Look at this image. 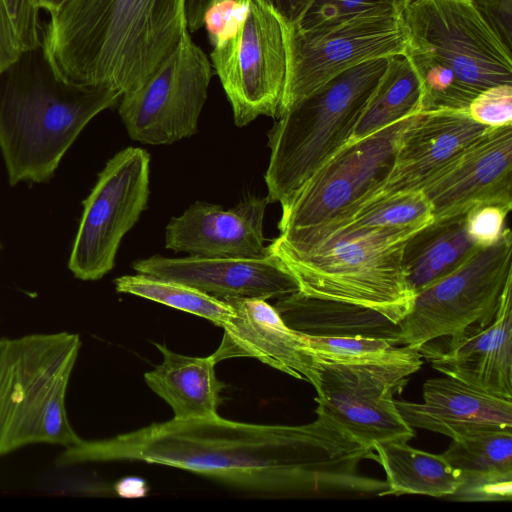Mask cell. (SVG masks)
Instances as JSON below:
<instances>
[{
	"label": "cell",
	"mask_w": 512,
	"mask_h": 512,
	"mask_svg": "<svg viewBox=\"0 0 512 512\" xmlns=\"http://www.w3.org/2000/svg\"><path fill=\"white\" fill-rule=\"evenodd\" d=\"M121 97L62 81L41 47L23 52L0 76V150L10 185L50 180L84 127Z\"/></svg>",
	"instance_id": "cell-3"
},
{
	"label": "cell",
	"mask_w": 512,
	"mask_h": 512,
	"mask_svg": "<svg viewBox=\"0 0 512 512\" xmlns=\"http://www.w3.org/2000/svg\"><path fill=\"white\" fill-rule=\"evenodd\" d=\"M402 18L423 112L468 110L483 90L512 84L511 47L473 0H412Z\"/></svg>",
	"instance_id": "cell-4"
},
{
	"label": "cell",
	"mask_w": 512,
	"mask_h": 512,
	"mask_svg": "<svg viewBox=\"0 0 512 512\" xmlns=\"http://www.w3.org/2000/svg\"><path fill=\"white\" fill-rule=\"evenodd\" d=\"M289 24H297L316 0H256Z\"/></svg>",
	"instance_id": "cell-37"
},
{
	"label": "cell",
	"mask_w": 512,
	"mask_h": 512,
	"mask_svg": "<svg viewBox=\"0 0 512 512\" xmlns=\"http://www.w3.org/2000/svg\"><path fill=\"white\" fill-rule=\"evenodd\" d=\"M512 208L489 204L476 207L466 215V229L479 247L495 244L506 230V219Z\"/></svg>",
	"instance_id": "cell-32"
},
{
	"label": "cell",
	"mask_w": 512,
	"mask_h": 512,
	"mask_svg": "<svg viewBox=\"0 0 512 512\" xmlns=\"http://www.w3.org/2000/svg\"><path fill=\"white\" fill-rule=\"evenodd\" d=\"M233 314L223 326L224 335L211 355L215 363L234 357H253L297 379L320 387L321 363L304 334L288 327L267 300L248 297L222 299Z\"/></svg>",
	"instance_id": "cell-17"
},
{
	"label": "cell",
	"mask_w": 512,
	"mask_h": 512,
	"mask_svg": "<svg viewBox=\"0 0 512 512\" xmlns=\"http://www.w3.org/2000/svg\"><path fill=\"white\" fill-rule=\"evenodd\" d=\"M23 52L41 47L37 0H2Z\"/></svg>",
	"instance_id": "cell-34"
},
{
	"label": "cell",
	"mask_w": 512,
	"mask_h": 512,
	"mask_svg": "<svg viewBox=\"0 0 512 512\" xmlns=\"http://www.w3.org/2000/svg\"><path fill=\"white\" fill-rule=\"evenodd\" d=\"M318 410L374 448L375 443L408 442L415 430L394 403L423 363L346 365L320 362Z\"/></svg>",
	"instance_id": "cell-14"
},
{
	"label": "cell",
	"mask_w": 512,
	"mask_h": 512,
	"mask_svg": "<svg viewBox=\"0 0 512 512\" xmlns=\"http://www.w3.org/2000/svg\"><path fill=\"white\" fill-rule=\"evenodd\" d=\"M479 248L466 229L465 215L432 221L405 243L402 266L414 294L453 272Z\"/></svg>",
	"instance_id": "cell-24"
},
{
	"label": "cell",
	"mask_w": 512,
	"mask_h": 512,
	"mask_svg": "<svg viewBox=\"0 0 512 512\" xmlns=\"http://www.w3.org/2000/svg\"><path fill=\"white\" fill-rule=\"evenodd\" d=\"M402 13L398 8L373 9L308 28L284 21L288 66L279 117L353 66L404 55Z\"/></svg>",
	"instance_id": "cell-8"
},
{
	"label": "cell",
	"mask_w": 512,
	"mask_h": 512,
	"mask_svg": "<svg viewBox=\"0 0 512 512\" xmlns=\"http://www.w3.org/2000/svg\"><path fill=\"white\" fill-rule=\"evenodd\" d=\"M388 61L372 59L339 73L276 119L264 176L269 203L286 200L347 144Z\"/></svg>",
	"instance_id": "cell-6"
},
{
	"label": "cell",
	"mask_w": 512,
	"mask_h": 512,
	"mask_svg": "<svg viewBox=\"0 0 512 512\" xmlns=\"http://www.w3.org/2000/svg\"><path fill=\"white\" fill-rule=\"evenodd\" d=\"M488 128L472 119L468 110L422 112L403 133L386 180L363 205L421 190Z\"/></svg>",
	"instance_id": "cell-19"
},
{
	"label": "cell",
	"mask_w": 512,
	"mask_h": 512,
	"mask_svg": "<svg viewBox=\"0 0 512 512\" xmlns=\"http://www.w3.org/2000/svg\"><path fill=\"white\" fill-rule=\"evenodd\" d=\"M301 425L251 424L220 416L153 423L111 438L65 447L56 466L142 461L283 496H380L386 481L359 472L374 448L316 409Z\"/></svg>",
	"instance_id": "cell-1"
},
{
	"label": "cell",
	"mask_w": 512,
	"mask_h": 512,
	"mask_svg": "<svg viewBox=\"0 0 512 512\" xmlns=\"http://www.w3.org/2000/svg\"><path fill=\"white\" fill-rule=\"evenodd\" d=\"M451 497L461 501H510L512 479L463 481Z\"/></svg>",
	"instance_id": "cell-35"
},
{
	"label": "cell",
	"mask_w": 512,
	"mask_h": 512,
	"mask_svg": "<svg viewBox=\"0 0 512 512\" xmlns=\"http://www.w3.org/2000/svg\"><path fill=\"white\" fill-rule=\"evenodd\" d=\"M274 307L288 327L308 336L379 338L399 344L400 323L367 307L299 291L278 299Z\"/></svg>",
	"instance_id": "cell-22"
},
{
	"label": "cell",
	"mask_w": 512,
	"mask_h": 512,
	"mask_svg": "<svg viewBox=\"0 0 512 512\" xmlns=\"http://www.w3.org/2000/svg\"><path fill=\"white\" fill-rule=\"evenodd\" d=\"M422 228H341L299 246L273 240L268 247L302 294L367 307L401 323L415 297L403 271V248Z\"/></svg>",
	"instance_id": "cell-5"
},
{
	"label": "cell",
	"mask_w": 512,
	"mask_h": 512,
	"mask_svg": "<svg viewBox=\"0 0 512 512\" xmlns=\"http://www.w3.org/2000/svg\"><path fill=\"white\" fill-rule=\"evenodd\" d=\"M186 31L185 0H64L41 48L62 81L123 95L148 80Z\"/></svg>",
	"instance_id": "cell-2"
},
{
	"label": "cell",
	"mask_w": 512,
	"mask_h": 512,
	"mask_svg": "<svg viewBox=\"0 0 512 512\" xmlns=\"http://www.w3.org/2000/svg\"><path fill=\"white\" fill-rule=\"evenodd\" d=\"M374 450L386 474L387 489L382 496L451 497L462 484L460 474L442 454L413 448L405 441L375 443Z\"/></svg>",
	"instance_id": "cell-25"
},
{
	"label": "cell",
	"mask_w": 512,
	"mask_h": 512,
	"mask_svg": "<svg viewBox=\"0 0 512 512\" xmlns=\"http://www.w3.org/2000/svg\"><path fill=\"white\" fill-rule=\"evenodd\" d=\"M512 277V235L507 227L493 245L479 248L450 274L417 292L400 323L399 344L419 348L496 316Z\"/></svg>",
	"instance_id": "cell-10"
},
{
	"label": "cell",
	"mask_w": 512,
	"mask_h": 512,
	"mask_svg": "<svg viewBox=\"0 0 512 512\" xmlns=\"http://www.w3.org/2000/svg\"><path fill=\"white\" fill-rule=\"evenodd\" d=\"M150 156L127 147L115 154L99 173L83 201V213L72 245L68 268L84 281L110 272L123 236L147 208Z\"/></svg>",
	"instance_id": "cell-12"
},
{
	"label": "cell",
	"mask_w": 512,
	"mask_h": 512,
	"mask_svg": "<svg viewBox=\"0 0 512 512\" xmlns=\"http://www.w3.org/2000/svg\"><path fill=\"white\" fill-rule=\"evenodd\" d=\"M210 60L238 127L260 115L279 117L288 58L285 24L272 10L249 0L242 24L213 46Z\"/></svg>",
	"instance_id": "cell-11"
},
{
	"label": "cell",
	"mask_w": 512,
	"mask_h": 512,
	"mask_svg": "<svg viewBox=\"0 0 512 512\" xmlns=\"http://www.w3.org/2000/svg\"><path fill=\"white\" fill-rule=\"evenodd\" d=\"M462 482L512 479V431H490L452 439L442 453Z\"/></svg>",
	"instance_id": "cell-27"
},
{
	"label": "cell",
	"mask_w": 512,
	"mask_h": 512,
	"mask_svg": "<svg viewBox=\"0 0 512 512\" xmlns=\"http://www.w3.org/2000/svg\"><path fill=\"white\" fill-rule=\"evenodd\" d=\"M212 74L210 59L186 31L148 80L122 95L118 111L129 136L162 145L195 134Z\"/></svg>",
	"instance_id": "cell-13"
},
{
	"label": "cell",
	"mask_w": 512,
	"mask_h": 512,
	"mask_svg": "<svg viewBox=\"0 0 512 512\" xmlns=\"http://www.w3.org/2000/svg\"><path fill=\"white\" fill-rule=\"evenodd\" d=\"M133 268L139 274L180 282L219 299H280L299 291L294 277L271 252L264 258L155 255L135 261Z\"/></svg>",
	"instance_id": "cell-18"
},
{
	"label": "cell",
	"mask_w": 512,
	"mask_h": 512,
	"mask_svg": "<svg viewBox=\"0 0 512 512\" xmlns=\"http://www.w3.org/2000/svg\"><path fill=\"white\" fill-rule=\"evenodd\" d=\"M305 335V334H304ZM320 362L346 365L423 363L418 348L379 338L305 335Z\"/></svg>",
	"instance_id": "cell-29"
},
{
	"label": "cell",
	"mask_w": 512,
	"mask_h": 512,
	"mask_svg": "<svg viewBox=\"0 0 512 512\" xmlns=\"http://www.w3.org/2000/svg\"><path fill=\"white\" fill-rule=\"evenodd\" d=\"M412 0H316L300 22L301 28L328 23L342 17L380 8H404Z\"/></svg>",
	"instance_id": "cell-30"
},
{
	"label": "cell",
	"mask_w": 512,
	"mask_h": 512,
	"mask_svg": "<svg viewBox=\"0 0 512 512\" xmlns=\"http://www.w3.org/2000/svg\"><path fill=\"white\" fill-rule=\"evenodd\" d=\"M421 190L433 221L489 204L512 208V125L488 128Z\"/></svg>",
	"instance_id": "cell-15"
},
{
	"label": "cell",
	"mask_w": 512,
	"mask_h": 512,
	"mask_svg": "<svg viewBox=\"0 0 512 512\" xmlns=\"http://www.w3.org/2000/svg\"><path fill=\"white\" fill-rule=\"evenodd\" d=\"M468 113L487 127L512 125V84L491 86L470 103Z\"/></svg>",
	"instance_id": "cell-31"
},
{
	"label": "cell",
	"mask_w": 512,
	"mask_h": 512,
	"mask_svg": "<svg viewBox=\"0 0 512 512\" xmlns=\"http://www.w3.org/2000/svg\"><path fill=\"white\" fill-rule=\"evenodd\" d=\"M1 248H2V244H1V242H0V249H1Z\"/></svg>",
	"instance_id": "cell-39"
},
{
	"label": "cell",
	"mask_w": 512,
	"mask_h": 512,
	"mask_svg": "<svg viewBox=\"0 0 512 512\" xmlns=\"http://www.w3.org/2000/svg\"><path fill=\"white\" fill-rule=\"evenodd\" d=\"M249 0H215L204 14L203 26L212 46L231 36L242 24Z\"/></svg>",
	"instance_id": "cell-33"
},
{
	"label": "cell",
	"mask_w": 512,
	"mask_h": 512,
	"mask_svg": "<svg viewBox=\"0 0 512 512\" xmlns=\"http://www.w3.org/2000/svg\"><path fill=\"white\" fill-rule=\"evenodd\" d=\"M39 8H42L49 13H53L59 9L64 0H37Z\"/></svg>",
	"instance_id": "cell-38"
},
{
	"label": "cell",
	"mask_w": 512,
	"mask_h": 512,
	"mask_svg": "<svg viewBox=\"0 0 512 512\" xmlns=\"http://www.w3.org/2000/svg\"><path fill=\"white\" fill-rule=\"evenodd\" d=\"M418 115L345 144L280 203L279 236L334 223L355 212L386 180L401 137Z\"/></svg>",
	"instance_id": "cell-9"
},
{
	"label": "cell",
	"mask_w": 512,
	"mask_h": 512,
	"mask_svg": "<svg viewBox=\"0 0 512 512\" xmlns=\"http://www.w3.org/2000/svg\"><path fill=\"white\" fill-rule=\"evenodd\" d=\"M80 348V336L69 332L0 338V457L31 444L68 447L81 439L66 410Z\"/></svg>",
	"instance_id": "cell-7"
},
{
	"label": "cell",
	"mask_w": 512,
	"mask_h": 512,
	"mask_svg": "<svg viewBox=\"0 0 512 512\" xmlns=\"http://www.w3.org/2000/svg\"><path fill=\"white\" fill-rule=\"evenodd\" d=\"M422 112L423 88L418 74L405 56L389 57L387 69L349 141L361 140Z\"/></svg>",
	"instance_id": "cell-26"
},
{
	"label": "cell",
	"mask_w": 512,
	"mask_h": 512,
	"mask_svg": "<svg viewBox=\"0 0 512 512\" xmlns=\"http://www.w3.org/2000/svg\"><path fill=\"white\" fill-rule=\"evenodd\" d=\"M163 361L144 378L148 387L172 408L174 419L216 416L221 391L226 386L215 374L213 358L175 353L165 344H155Z\"/></svg>",
	"instance_id": "cell-23"
},
{
	"label": "cell",
	"mask_w": 512,
	"mask_h": 512,
	"mask_svg": "<svg viewBox=\"0 0 512 512\" xmlns=\"http://www.w3.org/2000/svg\"><path fill=\"white\" fill-rule=\"evenodd\" d=\"M22 53L4 3L0 0V76L19 60Z\"/></svg>",
	"instance_id": "cell-36"
},
{
	"label": "cell",
	"mask_w": 512,
	"mask_h": 512,
	"mask_svg": "<svg viewBox=\"0 0 512 512\" xmlns=\"http://www.w3.org/2000/svg\"><path fill=\"white\" fill-rule=\"evenodd\" d=\"M418 349L443 375L512 400V277L505 284L490 323L435 338Z\"/></svg>",
	"instance_id": "cell-16"
},
{
	"label": "cell",
	"mask_w": 512,
	"mask_h": 512,
	"mask_svg": "<svg viewBox=\"0 0 512 512\" xmlns=\"http://www.w3.org/2000/svg\"><path fill=\"white\" fill-rule=\"evenodd\" d=\"M267 197H249L224 210L217 204L196 201L165 230V247L207 258H264L263 220Z\"/></svg>",
	"instance_id": "cell-20"
},
{
	"label": "cell",
	"mask_w": 512,
	"mask_h": 512,
	"mask_svg": "<svg viewBox=\"0 0 512 512\" xmlns=\"http://www.w3.org/2000/svg\"><path fill=\"white\" fill-rule=\"evenodd\" d=\"M115 287L117 292L136 295L200 316L222 328L234 312L226 301L194 287L139 273L115 279Z\"/></svg>",
	"instance_id": "cell-28"
},
{
	"label": "cell",
	"mask_w": 512,
	"mask_h": 512,
	"mask_svg": "<svg viewBox=\"0 0 512 512\" xmlns=\"http://www.w3.org/2000/svg\"><path fill=\"white\" fill-rule=\"evenodd\" d=\"M422 392V403L394 399L401 417L413 428L451 439L490 431H512V400L445 375L427 379Z\"/></svg>",
	"instance_id": "cell-21"
}]
</instances>
